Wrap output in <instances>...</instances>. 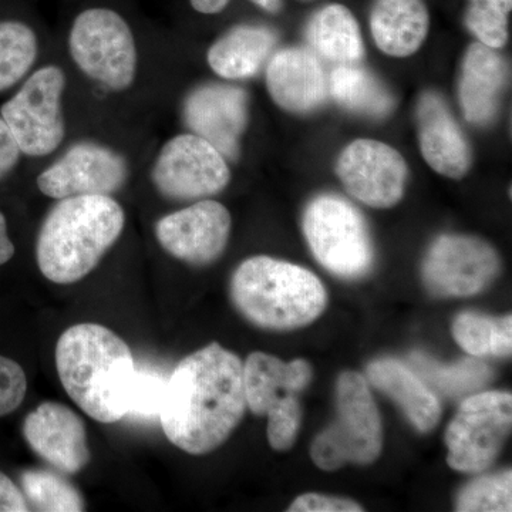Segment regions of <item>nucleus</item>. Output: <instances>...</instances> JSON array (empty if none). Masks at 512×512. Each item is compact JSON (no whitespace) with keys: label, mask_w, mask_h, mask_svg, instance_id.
Instances as JSON below:
<instances>
[{"label":"nucleus","mask_w":512,"mask_h":512,"mask_svg":"<svg viewBox=\"0 0 512 512\" xmlns=\"http://www.w3.org/2000/svg\"><path fill=\"white\" fill-rule=\"evenodd\" d=\"M20 156H22V151H20L12 131L0 117V181L15 170Z\"/></svg>","instance_id":"obj_35"},{"label":"nucleus","mask_w":512,"mask_h":512,"mask_svg":"<svg viewBox=\"0 0 512 512\" xmlns=\"http://www.w3.org/2000/svg\"><path fill=\"white\" fill-rule=\"evenodd\" d=\"M367 383L399 404L410 423L421 433H429L441 416L439 399L410 367L394 359H380L366 370Z\"/></svg>","instance_id":"obj_21"},{"label":"nucleus","mask_w":512,"mask_h":512,"mask_svg":"<svg viewBox=\"0 0 512 512\" xmlns=\"http://www.w3.org/2000/svg\"><path fill=\"white\" fill-rule=\"evenodd\" d=\"M28 392L25 370L15 360L0 356V417L20 407Z\"/></svg>","instance_id":"obj_33"},{"label":"nucleus","mask_w":512,"mask_h":512,"mask_svg":"<svg viewBox=\"0 0 512 512\" xmlns=\"http://www.w3.org/2000/svg\"><path fill=\"white\" fill-rule=\"evenodd\" d=\"M13 255H15V245L9 238L8 221L0 212V266L8 264Z\"/></svg>","instance_id":"obj_37"},{"label":"nucleus","mask_w":512,"mask_h":512,"mask_svg":"<svg viewBox=\"0 0 512 512\" xmlns=\"http://www.w3.org/2000/svg\"><path fill=\"white\" fill-rule=\"evenodd\" d=\"M67 46L80 72L104 89L126 92L136 82V37L120 13L107 8L83 10L73 20Z\"/></svg>","instance_id":"obj_6"},{"label":"nucleus","mask_w":512,"mask_h":512,"mask_svg":"<svg viewBox=\"0 0 512 512\" xmlns=\"http://www.w3.org/2000/svg\"><path fill=\"white\" fill-rule=\"evenodd\" d=\"M429 12L421 0H376L370 28L386 55L406 57L423 45L429 32Z\"/></svg>","instance_id":"obj_22"},{"label":"nucleus","mask_w":512,"mask_h":512,"mask_svg":"<svg viewBox=\"0 0 512 512\" xmlns=\"http://www.w3.org/2000/svg\"><path fill=\"white\" fill-rule=\"evenodd\" d=\"M303 232L316 261L345 279L369 274L375 259L365 218L339 195H319L306 208Z\"/></svg>","instance_id":"obj_7"},{"label":"nucleus","mask_w":512,"mask_h":512,"mask_svg":"<svg viewBox=\"0 0 512 512\" xmlns=\"http://www.w3.org/2000/svg\"><path fill=\"white\" fill-rule=\"evenodd\" d=\"M336 173L350 195L373 208L402 200L407 165L394 148L376 140H356L340 154Z\"/></svg>","instance_id":"obj_14"},{"label":"nucleus","mask_w":512,"mask_h":512,"mask_svg":"<svg viewBox=\"0 0 512 512\" xmlns=\"http://www.w3.org/2000/svg\"><path fill=\"white\" fill-rule=\"evenodd\" d=\"M23 437L35 454L64 474H77L90 463L86 426L62 403L45 402L23 421Z\"/></svg>","instance_id":"obj_16"},{"label":"nucleus","mask_w":512,"mask_h":512,"mask_svg":"<svg viewBox=\"0 0 512 512\" xmlns=\"http://www.w3.org/2000/svg\"><path fill=\"white\" fill-rule=\"evenodd\" d=\"M39 57L35 30L20 20L0 22V93L22 82Z\"/></svg>","instance_id":"obj_27"},{"label":"nucleus","mask_w":512,"mask_h":512,"mask_svg":"<svg viewBox=\"0 0 512 512\" xmlns=\"http://www.w3.org/2000/svg\"><path fill=\"white\" fill-rule=\"evenodd\" d=\"M245 409L241 359L211 343L184 357L168 375L158 419L170 443L202 456L229 439Z\"/></svg>","instance_id":"obj_1"},{"label":"nucleus","mask_w":512,"mask_h":512,"mask_svg":"<svg viewBox=\"0 0 512 512\" xmlns=\"http://www.w3.org/2000/svg\"><path fill=\"white\" fill-rule=\"evenodd\" d=\"M251 2L266 12L276 13L281 9V0H251Z\"/></svg>","instance_id":"obj_39"},{"label":"nucleus","mask_w":512,"mask_h":512,"mask_svg":"<svg viewBox=\"0 0 512 512\" xmlns=\"http://www.w3.org/2000/svg\"><path fill=\"white\" fill-rule=\"evenodd\" d=\"M453 336L464 352L474 357H508L512 352V316L490 318L461 313L453 323Z\"/></svg>","instance_id":"obj_26"},{"label":"nucleus","mask_w":512,"mask_h":512,"mask_svg":"<svg viewBox=\"0 0 512 512\" xmlns=\"http://www.w3.org/2000/svg\"><path fill=\"white\" fill-rule=\"evenodd\" d=\"M63 389L87 416L111 424L126 419L136 362L119 335L97 323H79L56 346Z\"/></svg>","instance_id":"obj_2"},{"label":"nucleus","mask_w":512,"mask_h":512,"mask_svg":"<svg viewBox=\"0 0 512 512\" xmlns=\"http://www.w3.org/2000/svg\"><path fill=\"white\" fill-rule=\"evenodd\" d=\"M512 0H471L466 25L480 43L500 49L508 40V13Z\"/></svg>","instance_id":"obj_31"},{"label":"nucleus","mask_w":512,"mask_h":512,"mask_svg":"<svg viewBox=\"0 0 512 512\" xmlns=\"http://www.w3.org/2000/svg\"><path fill=\"white\" fill-rule=\"evenodd\" d=\"M412 363L421 379L427 380L431 387L439 389L446 396L474 392L493 376L490 367L480 360L470 359L454 366H443L429 357L414 353Z\"/></svg>","instance_id":"obj_28"},{"label":"nucleus","mask_w":512,"mask_h":512,"mask_svg":"<svg viewBox=\"0 0 512 512\" xmlns=\"http://www.w3.org/2000/svg\"><path fill=\"white\" fill-rule=\"evenodd\" d=\"M312 376V366L305 359L285 363L266 353H252L244 365L247 407L261 417L301 407L298 396Z\"/></svg>","instance_id":"obj_17"},{"label":"nucleus","mask_w":512,"mask_h":512,"mask_svg":"<svg viewBox=\"0 0 512 512\" xmlns=\"http://www.w3.org/2000/svg\"><path fill=\"white\" fill-rule=\"evenodd\" d=\"M266 86L275 103L292 113L318 109L329 90L318 56L303 47H288L272 56Z\"/></svg>","instance_id":"obj_19"},{"label":"nucleus","mask_w":512,"mask_h":512,"mask_svg":"<svg viewBox=\"0 0 512 512\" xmlns=\"http://www.w3.org/2000/svg\"><path fill=\"white\" fill-rule=\"evenodd\" d=\"M231 298L245 319L268 330L302 328L328 305L318 276L269 256H252L238 266L231 279Z\"/></svg>","instance_id":"obj_4"},{"label":"nucleus","mask_w":512,"mask_h":512,"mask_svg":"<svg viewBox=\"0 0 512 512\" xmlns=\"http://www.w3.org/2000/svg\"><path fill=\"white\" fill-rule=\"evenodd\" d=\"M336 412L335 421L313 441V463L323 471H336L349 463H375L383 447L382 419L365 376L356 372L339 376Z\"/></svg>","instance_id":"obj_5"},{"label":"nucleus","mask_w":512,"mask_h":512,"mask_svg":"<svg viewBox=\"0 0 512 512\" xmlns=\"http://www.w3.org/2000/svg\"><path fill=\"white\" fill-rule=\"evenodd\" d=\"M291 512H360L363 508L348 498L322 494H303L289 507Z\"/></svg>","instance_id":"obj_34"},{"label":"nucleus","mask_w":512,"mask_h":512,"mask_svg":"<svg viewBox=\"0 0 512 512\" xmlns=\"http://www.w3.org/2000/svg\"><path fill=\"white\" fill-rule=\"evenodd\" d=\"M512 510L511 470L471 481L461 490L457 511L510 512Z\"/></svg>","instance_id":"obj_30"},{"label":"nucleus","mask_w":512,"mask_h":512,"mask_svg":"<svg viewBox=\"0 0 512 512\" xmlns=\"http://www.w3.org/2000/svg\"><path fill=\"white\" fill-rule=\"evenodd\" d=\"M507 79V63L495 49L483 43L468 47L458 87V99L468 123L485 126L495 119Z\"/></svg>","instance_id":"obj_20"},{"label":"nucleus","mask_w":512,"mask_h":512,"mask_svg":"<svg viewBox=\"0 0 512 512\" xmlns=\"http://www.w3.org/2000/svg\"><path fill=\"white\" fill-rule=\"evenodd\" d=\"M275 43L272 30L261 26H238L210 47L208 64L222 79H248L261 70Z\"/></svg>","instance_id":"obj_23"},{"label":"nucleus","mask_w":512,"mask_h":512,"mask_svg":"<svg viewBox=\"0 0 512 512\" xmlns=\"http://www.w3.org/2000/svg\"><path fill=\"white\" fill-rule=\"evenodd\" d=\"M185 126L227 158L237 161L248 124V94L231 84H202L183 104Z\"/></svg>","instance_id":"obj_15"},{"label":"nucleus","mask_w":512,"mask_h":512,"mask_svg":"<svg viewBox=\"0 0 512 512\" xmlns=\"http://www.w3.org/2000/svg\"><path fill=\"white\" fill-rule=\"evenodd\" d=\"M25 494L6 474L0 471V512H28Z\"/></svg>","instance_id":"obj_36"},{"label":"nucleus","mask_w":512,"mask_h":512,"mask_svg":"<svg viewBox=\"0 0 512 512\" xmlns=\"http://www.w3.org/2000/svg\"><path fill=\"white\" fill-rule=\"evenodd\" d=\"M500 268V256L487 242L461 235H443L427 252L423 279L434 295L466 298L493 284Z\"/></svg>","instance_id":"obj_12"},{"label":"nucleus","mask_w":512,"mask_h":512,"mask_svg":"<svg viewBox=\"0 0 512 512\" xmlns=\"http://www.w3.org/2000/svg\"><path fill=\"white\" fill-rule=\"evenodd\" d=\"M20 490L29 507L45 512H80L86 510L82 494L60 474L47 470H26L20 476Z\"/></svg>","instance_id":"obj_29"},{"label":"nucleus","mask_w":512,"mask_h":512,"mask_svg":"<svg viewBox=\"0 0 512 512\" xmlns=\"http://www.w3.org/2000/svg\"><path fill=\"white\" fill-rule=\"evenodd\" d=\"M512 427V396L484 392L468 397L448 424L447 463L461 473H481L500 456Z\"/></svg>","instance_id":"obj_9"},{"label":"nucleus","mask_w":512,"mask_h":512,"mask_svg":"<svg viewBox=\"0 0 512 512\" xmlns=\"http://www.w3.org/2000/svg\"><path fill=\"white\" fill-rule=\"evenodd\" d=\"M124 227L126 212L111 195L57 201L37 235L40 272L53 284L82 281L119 241Z\"/></svg>","instance_id":"obj_3"},{"label":"nucleus","mask_w":512,"mask_h":512,"mask_svg":"<svg viewBox=\"0 0 512 512\" xmlns=\"http://www.w3.org/2000/svg\"><path fill=\"white\" fill-rule=\"evenodd\" d=\"M66 84L63 70L55 64H47L30 74L18 93L0 109V117L8 124L25 156H50L63 143Z\"/></svg>","instance_id":"obj_8"},{"label":"nucleus","mask_w":512,"mask_h":512,"mask_svg":"<svg viewBox=\"0 0 512 512\" xmlns=\"http://www.w3.org/2000/svg\"><path fill=\"white\" fill-rule=\"evenodd\" d=\"M126 158L97 141H77L37 177V188L53 200L80 195H113L127 184Z\"/></svg>","instance_id":"obj_11"},{"label":"nucleus","mask_w":512,"mask_h":512,"mask_svg":"<svg viewBox=\"0 0 512 512\" xmlns=\"http://www.w3.org/2000/svg\"><path fill=\"white\" fill-rule=\"evenodd\" d=\"M168 376L158 370L136 369L127 400V417L158 419L167 386Z\"/></svg>","instance_id":"obj_32"},{"label":"nucleus","mask_w":512,"mask_h":512,"mask_svg":"<svg viewBox=\"0 0 512 512\" xmlns=\"http://www.w3.org/2000/svg\"><path fill=\"white\" fill-rule=\"evenodd\" d=\"M151 181L164 198L205 200L220 194L231 181L227 158L204 138L178 134L161 147Z\"/></svg>","instance_id":"obj_10"},{"label":"nucleus","mask_w":512,"mask_h":512,"mask_svg":"<svg viewBox=\"0 0 512 512\" xmlns=\"http://www.w3.org/2000/svg\"><path fill=\"white\" fill-rule=\"evenodd\" d=\"M329 92L340 106L363 116L386 117L394 109L392 94L375 74L352 64L333 70Z\"/></svg>","instance_id":"obj_25"},{"label":"nucleus","mask_w":512,"mask_h":512,"mask_svg":"<svg viewBox=\"0 0 512 512\" xmlns=\"http://www.w3.org/2000/svg\"><path fill=\"white\" fill-rule=\"evenodd\" d=\"M231 227V214L221 202L201 200L160 218L156 237L167 254L201 266L220 258L227 248Z\"/></svg>","instance_id":"obj_13"},{"label":"nucleus","mask_w":512,"mask_h":512,"mask_svg":"<svg viewBox=\"0 0 512 512\" xmlns=\"http://www.w3.org/2000/svg\"><path fill=\"white\" fill-rule=\"evenodd\" d=\"M306 35L313 50L330 62L352 64L365 53L355 16L342 5L320 9L309 22Z\"/></svg>","instance_id":"obj_24"},{"label":"nucleus","mask_w":512,"mask_h":512,"mask_svg":"<svg viewBox=\"0 0 512 512\" xmlns=\"http://www.w3.org/2000/svg\"><path fill=\"white\" fill-rule=\"evenodd\" d=\"M421 154L436 173L460 180L471 167V148L446 101L427 92L417 104Z\"/></svg>","instance_id":"obj_18"},{"label":"nucleus","mask_w":512,"mask_h":512,"mask_svg":"<svg viewBox=\"0 0 512 512\" xmlns=\"http://www.w3.org/2000/svg\"><path fill=\"white\" fill-rule=\"evenodd\" d=\"M229 0H191L192 8L204 15H215L227 8Z\"/></svg>","instance_id":"obj_38"}]
</instances>
